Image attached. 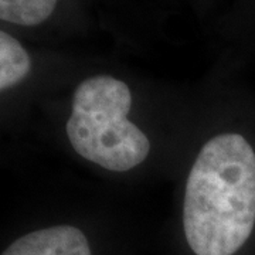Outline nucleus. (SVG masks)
<instances>
[{
	"instance_id": "obj_1",
	"label": "nucleus",
	"mask_w": 255,
	"mask_h": 255,
	"mask_svg": "<svg viewBox=\"0 0 255 255\" xmlns=\"http://www.w3.org/2000/svg\"><path fill=\"white\" fill-rule=\"evenodd\" d=\"M254 226V149L238 133L213 137L186 184L183 227L189 247L196 255H233Z\"/></svg>"
},
{
	"instance_id": "obj_2",
	"label": "nucleus",
	"mask_w": 255,
	"mask_h": 255,
	"mask_svg": "<svg viewBox=\"0 0 255 255\" xmlns=\"http://www.w3.org/2000/svg\"><path fill=\"white\" fill-rule=\"evenodd\" d=\"M132 94L128 85L110 75L82 81L74 92L67 135L75 152L112 172H127L145 160L150 142L128 121Z\"/></svg>"
},
{
	"instance_id": "obj_3",
	"label": "nucleus",
	"mask_w": 255,
	"mask_h": 255,
	"mask_svg": "<svg viewBox=\"0 0 255 255\" xmlns=\"http://www.w3.org/2000/svg\"><path fill=\"white\" fill-rule=\"evenodd\" d=\"M1 255H92L80 228L55 226L31 231L11 243Z\"/></svg>"
},
{
	"instance_id": "obj_4",
	"label": "nucleus",
	"mask_w": 255,
	"mask_h": 255,
	"mask_svg": "<svg viewBox=\"0 0 255 255\" xmlns=\"http://www.w3.org/2000/svg\"><path fill=\"white\" fill-rule=\"evenodd\" d=\"M31 68L26 48L13 36L0 30V91L23 81Z\"/></svg>"
},
{
	"instance_id": "obj_5",
	"label": "nucleus",
	"mask_w": 255,
	"mask_h": 255,
	"mask_svg": "<svg viewBox=\"0 0 255 255\" xmlns=\"http://www.w3.org/2000/svg\"><path fill=\"white\" fill-rule=\"evenodd\" d=\"M58 0H0V20L18 26H37L54 11Z\"/></svg>"
}]
</instances>
